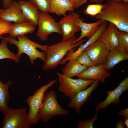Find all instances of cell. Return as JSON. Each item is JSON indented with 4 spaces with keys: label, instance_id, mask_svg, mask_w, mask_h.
Segmentation results:
<instances>
[{
    "label": "cell",
    "instance_id": "obj_1",
    "mask_svg": "<svg viewBox=\"0 0 128 128\" xmlns=\"http://www.w3.org/2000/svg\"><path fill=\"white\" fill-rule=\"evenodd\" d=\"M107 1L95 18L109 22L119 30L128 33V2Z\"/></svg>",
    "mask_w": 128,
    "mask_h": 128
},
{
    "label": "cell",
    "instance_id": "obj_2",
    "mask_svg": "<svg viewBox=\"0 0 128 128\" xmlns=\"http://www.w3.org/2000/svg\"><path fill=\"white\" fill-rule=\"evenodd\" d=\"M12 45H14L18 48L17 54L20 58L22 54L27 55L29 57L31 65L34 64V61L37 58L40 59L44 63L46 61L45 52L48 46L39 44L30 40L25 35L19 36L15 38L10 36L2 38Z\"/></svg>",
    "mask_w": 128,
    "mask_h": 128
},
{
    "label": "cell",
    "instance_id": "obj_3",
    "mask_svg": "<svg viewBox=\"0 0 128 128\" xmlns=\"http://www.w3.org/2000/svg\"><path fill=\"white\" fill-rule=\"evenodd\" d=\"M76 38L75 37L48 46L45 52L46 60L43 66V70H51L56 68L70 50L79 46L86 41L82 39L73 45V42Z\"/></svg>",
    "mask_w": 128,
    "mask_h": 128
},
{
    "label": "cell",
    "instance_id": "obj_4",
    "mask_svg": "<svg viewBox=\"0 0 128 128\" xmlns=\"http://www.w3.org/2000/svg\"><path fill=\"white\" fill-rule=\"evenodd\" d=\"M69 114L68 110L62 108L59 103L54 91L45 93L39 113L40 120L46 122L54 116H66Z\"/></svg>",
    "mask_w": 128,
    "mask_h": 128
},
{
    "label": "cell",
    "instance_id": "obj_5",
    "mask_svg": "<svg viewBox=\"0 0 128 128\" xmlns=\"http://www.w3.org/2000/svg\"><path fill=\"white\" fill-rule=\"evenodd\" d=\"M59 85V91L70 99L78 92L84 90L94 82L92 80H83L79 78L73 79L61 73H56Z\"/></svg>",
    "mask_w": 128,
    "mask_h": 128
},
{
    "label": "cell",
    "instance_id": "obj_6",
    "mask_svg": "<svg viewBox=\"0 0 128 128\" xmlns=\"http://www.w3.org/2000/svg\"><path fill=\"white\" fill-rule=\"evenodd\" d=\"M57 81V80L55 79L50 81L38 89L33 95L27 98L26 103L29 107L28 113V120L31 125H35L39 122V113L44 95L46 91Z\"/></svg>",
    "mask_w": 128,
    "mask_h": 128
},
{
    "label": "cell",
    "instance_id": "obj_7",
    "mask_svg": "<svg viewBox=\"0 0 128 128\" xmlns=\"http://www.w3.org/2000/svg\"><path fill=\"white\" fill-rule=\"evenodd\" d=\"M26 108H9L5 114L3 128H30Z\"/></svg>",
    "mask_w": 128,
    "mask_h": 128
},
{
    "label": "cell",
    "instance_id": "obj_8",
    "mask_svg": "<svg viewBox=\"0 0 128 128\" xmlns=\"http://www.w3.org/2000/svg\"><path fill=\"white\" fill-rule=\"evenodd\" d=\"M37 25L38 29L36 35L42 41H47L49 36L53 33L61 35L59 23L48 13L39 11Z\"/></svg>",
    "mask_w": 128,
    "mask_h": 128
},
{
    "label": "cell",
    "instance_id": "obj_9",
    "mask_svg": "<svg viewBox=\"0 0 128 128\" xmlns=\"http://www.w3.org/2000/svg\"><path fill=\"white\" fill-rule=\"evenodd\" d=\"M80 17L79 14L73 11L69 12L60 20L58 23L63 37L62 41L74 37L75 33L80 31L77 23Z\"/></svg>",
    "mask_w": 128,
    "mask_h": 128
},
{
    "label": "cell",
    "instance_id": "obj_10",
    "mask_svg": "<svg viewBox=\"0 0 128 128\" xmlns=\"http://www.w3.org/2000/svg\"><path fill=\"white\" fill-rule=\"evenodd\" d=\"M128 90V77L123 79L118 86L112 91H106L107 96L102 102H98L96 106V110L101 109L105 110L112 103L117 104L121 102L119 99L120 96L125 91Z\"/></svg>",
    "mask_w": 128,
    "mask_h": 128
},
{
    "label": "cell",
    "instance_id": "obj_11",
    "mask_svg": "<svg viewBox=\"0 0 128 128\" xmlns=\"http://www.w3.org/2000/svg\"><path fill=\"white\" fill-rule=\"evenodd\" d=\"M108 24V22L103 21L92 36L84 43L81 44L77 50L75 51V48L70 50L67 54L66 57L61 61L60 64L63 65L69 60L76 59L88 47L98 40Z\"/></svg>",
    "mask_w": 128,
    "mask_h": 128
},
{
    "label": "cell",
    "instance_id": "obj_12",
    "mask_svg": "<svg viewBox=\"0 0 128 128\" xmlns=\"http://www.w3.org/2000/svg\"><path fill=\"white\" fill-rule=\"evenodd\" d=\"M84 51L88 55L94 65H97L105 64L109 51L102 42L98 40Z\"/></svg>",
    "mask_w": 128,
    "mask_h": 128
},
{
    "label": "cell",
    "instance_id": "obj_13",
    "mask_svg": "<svg viewBox=\"0 0 128 128\" xmlns=\"http://www.w3.org/2000/svg\"><path fill=\"white\" fill-rule=\"evenodd\" d=\"M99 82L94 81L90 86L80 91L70 99L68 107L74 109L77 114L80 113L81 107L87 101L92 93L98 87Z\"/></svg>",
    "mask_w": 128,
    "mask_h": 128
},
{
    "label": "cell",
    "instance_id": "obj_14",
    "mask_svg": "<svg viewBox=\"0 0 128 128\" xmlns=\"http://www.w3.org/2000/svg\"><path fill=\"white\" fill-rule=\"evenodd\" d=\"M110 75V73L105 69L104 64H102L87 67L77 77L83 80H97L103 83Z\"/></svg>",
    "mask_w": 128,
    "mask_h": 128
},
{
    "label": "cell",
    "instance_id": "obj_15",
    "mask_svg": "<svg viewBox=\"0 0 128 128\" xmlns=\"http://www.w3.org/2000/svg\"><path fill=\"white\" fill-rule=\"evenodd\" d=\"M0 18L14 23L28 22L23 15L18 2L15 0L13 1L9 7L0 9Z\"/></svg>",
    "mask_w": 128,
    "mask_h": 128
},
{
    "label": "cell",
    "instance_id": "obj_16",
    "mask_svg": "<svg viewBox=\"0 0 128 128\" xmlns=\"http://www.w3.org/2000/svg\"><path fill=\"white\" fill-rule=\"evenodd\" d=\"M118 30L115 25L109 23L98 40L103 43L109 51L118 49Z\"/></svg>",
    "mask_w": 128,
    "mask_h": 128
},
{
    "label": "cell",
    "instance_id": "obj_17",
    "mask_svg": "<svg viewBox=\"0 0 128 128\" xmlns=\"http://www.w3.org/2000/svg\"><path fill=\"white\" fill-rule=\"evenodd\" d=\"M83 18H79L77 20V24L80 29L81 33L80 36L73 41L74 45L78 42L87 37L89 39L94 34L99 26L103 22L98 20L96 22L92 23H87L83 21Z\"/></svg>",
    "mask_w": 128,
    "mask_h": 128
},
{
    "label": "cell",
    "instance_id": "obj_18",
    "mask_svg": "<svg viewBox=\"0 0 128 128\" xmlns=\"http://www.w3.org/2000/svg\"><path fill=\"white\" fill-rule=\"evenodd\" d=\"M18 3L23 15L28 22L37 26L39 11L36 7L29 1H19Z\"/></svg>",
    "mask_w": 128,
    "mask_h": 128
},
{
    "label": "cell",
    "instance_id": "obj_19",
    "mask_svg": "<svg viewBox=\"0 0 128 128\" xmlns=\"http://www.w3.org/2000/svg\"><path fill=\"white\" fill-rule=\"evenodd\" d=\"M128 59V52L118 49L109 51L106 61L104 64L105 69L108 71L120 62Z\"/></svg>",
    "mask_w": 128,
    "mask_h": 128
},
{
    "label": "cell",
    "instance_id": "obj_20",
    "mask_svg": "<svg viewBox=\"0 0 128 128\" xmlns=\"http://www.w3.org/2000/svg\"><path fill=\"white\" fill-rule=\"evenodd\" d=\"M50 13L59 16H64L68 11H74L75 8L70 0H50Z\"/></svg>",
    "mask_w": 128,
    "mask_h": 128
},
{
    "label": "cell",
    "instance_id": "obj_21",
    "mask_svg": "<svg viewBox=\"0 0 128 128\" xmlns=\"http://www.w3.org/2000/svg\"><path fill=\"white\" fill-rule=\"evenodd\" d=\"M87 68L79 63L76 59L68 61L62 69V73L71 78L77 76Z\"/></svg>",
    "mask_w": 128,
    "mask_h": 128
},
{
    "label": "cell",
    "instance_id": "obj_22",
    "mask_svg": "<svg viewBox=\"0 0 128 128\" xmlns=\"http://www.w3.org/2000/svg\"><path fill=\"white\" fill-rule=\"evenodd\" d=\"M35 26L29 22L13 24L10 37L17 38L18 36L32 33L35 30Z\"/></svg>",
    "mask_w": 128,
    "mask_h": 128
},
{
    "label": "cell",
    "instance_id": "obj_23",
    "mask_svg": "<svg viewBox=\"0 0 128 128\" xmlns=\"http://www.w3.org/2000/svg\"><path fill=\"white\" fill-rule=\"evenodd\" d=\"M12 84V82L10 81L4 83L0 80V110L4 115L9 108V88Z\"/></svg>",
    "mask_w": 128,
    "mask_h": 128
},
{
    "label": "cell",
    "instance_id": "obj_24",
    "mask_svg": "<svg viewBox=\"0 0 128 128\" xmlns=\"http://www.w3.org/2000/svg\"><path fill=\"white\" fill-rule=\"evenodd\" d=\"M8 41L3 39L0 44V60L5 59H12L15 62L20 61V58L17 55L11 52L7 46Z\"/></svg>",
    "mask_w": 128,
    "mask_h": 128
},
{
    "label": "cell",
    "instance_id": "obj_25",
    "mask_svg": "<svg viewBox=\"0 0 128 128\" xmlns=\"http://www.w3.org/2000/svg\"><path fill=\"white\" fill-rule=\"evenodd\" d=\"M117 34L118 49L128 52V33L118 29Z\"/></svg>",
    "mask_w": 128,
    "mask_h": 128
},
{
    "label": "cell",
    "instance_id": "obj_26",
    "mask_svg": "<svg viewBox=\"0 0 128 128\" xmlns=\"http://www.w3.org/2000/svg\"><path fill=\"white\" fill-rule=\"evenodd\" d=\"M40 11L50 13V0H29Z\"/></svg>",
    "mask_w": 128,
    "mask_h": 128
},
{
    "label": "cell",
    "instance_id": "obj_27",
    "mask_svg": "<svg viewBox=\"0 0 128 128\" xmlns=\"http://www.w3.org/2000/svg\"><path fill=\"white\" fill-rule=\"evenodd\" d=\"M104 6V4L99 3L88 4L84 10V13L92 16H95L101 11Z\"/></svg>",
    "mask_w": 128,
    "mask_h": 128
},
{
    "label": "cell",
    "instance_id": "obj_28",
    "mask_svg": "<svg viewBox=\"0 0 128 128\" xmlns=\"http://www.w3.org/2000/svg\"><path fill=\"white\" fill-rule=\"evenodd\" d=\"M76 59L80 64L87 68L95 65L88 55L84 51Z\"/></svg>",
    "mask_w": 128,
    "mask_h": 128
},
{
    "label": "cell",
    "instance_id": "obj_29",
    "mask_svg": "<svg viewBox=\"0 0 128 128\" xmlns=\"http://www.w3.org/2000/svg\"><path fill=\"white\" fill-rule=\"evenodd\" d=\"M97 111L96 110L95 114L93 118L83 121L80 120L79 121L77 124L78 128H93V124L97 119H99L97 115Z\"/></svg>",
    "mask_w": 128,
    "mask_h": 128
},
{
    "label": "cell",
    "instance_id": "obj_30",
    "mask_svg": "<svg viewBox=\"0 0 128 128\" xmlns=\"http://www.w3.org/2000/svg\"><path fill=\"white\" fill-rule=\"evenodd\" d=\"M13 24L12 22L0 18V38L2 34L10 33Z\"/></svg>",
    "mask_w": 128,
    "mask_h": 128
},
{
    "label": "cell",
    "instance_id": "obj_31",
    "mask_svg": "<svg viewBox=\"0 0 128 128\" xmlns=\"http://www.w3.org/2000/svg\"><path fill=\"white\" fill-rule=\"evenodd\" d=\"M75 8L77 9L83 5L87 0H70Z\"/></svg>",
    "mask_w": 128,
    "mask_h": 128
},
{
    "label": "cell",
    "instance_id": "obj_32",
    "mask_svg": "<svg viewBox=\"0 0 128 128\" xmlns=\"http://www.w3.org/2000/svg\"><path fill=\"white\" fill-rule=\"evenodd\" d=\"M116 114L118 116L122 117L123 120L126 118H128V108L119 111Z\"/></svg>",
    "mask_w": 128,
    "mask_h": 128
},
{
    "label": "cell",
    "instance_id": "obj_33",
    "mask_svg": "<svg viewBox=\"0 0 128 128\" xmlns=\"http://www.w3.org/2000/svg\"><path fill=\"white\" fill-rule=\"evenodd\" d=\"M12 0H3L2 6L4 9H6L10 6L13 3Z\"/></svg>",
    "mask_w": 128,
    "mask_h": 128
},
{
    "label": "cell",
    "instance_id": "obj_34",
    "mask_svg": "<svg viewBox=\"0 0 128 128\" xmlns=\"http://www.w3.org/2000/svg\"><path fill=\"white\" fill-rule=\"evenodd\" d=\"M124 124L122 120H119L116 123L115 128H124Z\"/></svg>",
    "mask_w": 128,
    "mask_h": 128
},
{
    "label": "cell",
    "instance_id": "obj_35",
    "mask_svg": "<svg viewBox=\"0 0 128 128\" xmlns=\"http://www.w3.org/2000/svg\"><path fill=\"white\" fill-rule=\"evenodd\" d=\"M91 4L99 3L105 1L107 0H89Z\"/></svg>",
    "mask_w": 128,
    "mask_h": 128
},
{
    "label": "cell",
    "instance_id": "obj_36",
    "mask_svg": "<svg viewBox=\"0 0 128 128\" xmlns=\"http://www.w3.org/2000/svg\"><path fill=\"white\" fill-rule=\"evenodd\" d=\"M124 121L123 122L124 125H125L127 128H128V118H126L124 120Z\"/></svg>",
    "mask_w": 128,
    "mask_h": 128
},
{
    "label": "cell",
    "instance_id": "obj_37",
    "mask_svg": "<svg viewBox=\"0 0 128 128\" xmlns=\"http://www.w3.org/2000/svg\"><path fill=\"white\" fill-rule=\"evenodd\" d=\"M111 0L116 1H123L126 2H128V0H107V1Z\"/></svg>",
    "mask_w": 128,
    "mask_h": 128
}]
</instances>
